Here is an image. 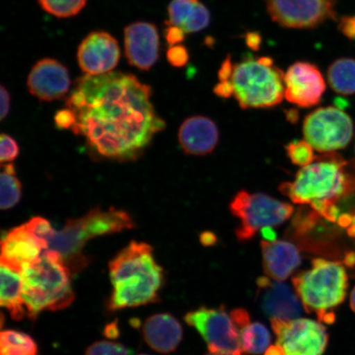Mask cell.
Segmentation results:
<instances>
[{"label": "cell", "mask_w": 355, "mask_h": 355, "mask_svg": "<svg viewBox=\"0 0 355 355\" xmlns=\"http://www.w3.org/2000/svg\"><path fill=\"white\" fill-rule=\"evenodd\" d=\"M152 94V88L135 75H84L66 99L75 116L71 130L85 137L101 157L136 158L165 128V122L155 114Z\"/></svg>", "instance_id": "obj_1"}, {"label": "cell", "mask_w": 355, "mask_h": 355, "mask_svg": "<svg viewBox=\"0 0 355 355\" xmlns=\"http://www.w3.org/2000/svg\"><path fill=\"white\" fill-rule=\"evenodd\" d=\"M113 292L110 310L153 303L164 283L163 269L155 261L148 243L132 241L110 263Z\"/></svg>", "instance_id": "obj_2"}, {"label": "cell", "mask_w": 355, "mask_h": 355, "mask_svg": "<svg viewBox=\"0 0 355 355\" xmlns=\"http://www.w3.org/2000/svg\"><path fill=\"white\" fill-rule=\"evenodd\" d=\"M346 166L347 163L340 155L325 153L302 167L295 180L283 184L279 190L293 202L307 204L317 215L334 222L339 216L336 203L352 189Z\"/></svg>", "instance_id": "obj_3"}, {"label": "cell", "mask_w": 355, "mask_h": 355, "mask_svg": "<svg viewBox=\"0 0 355 355\" xmlns=\"http://www.w3.org/2000/svg\"><path fill=\"white\" fill-rule=\"evenodd\" d=\"M71 272L59 252L46 250L40 259L22 270V298L28 316L43 311L64 309L73 303Z\"/></svg>", "instance_id": "obj_4"}, {"label": "cell", "mask_w": 355, "mask_h": 355, "mask_svg": "<svg viewBox=\"0 0 355 355\" xmlns=\"http://www.w3.org/2000/svg\"><path fill=\"white\" fill-rule=\"evenodd\" d=\"M133 227L135 222L128 212L114 207L107 211L96 207L81 218L67 221L60 232L53 230L46 241L48 250L59 252L71 273H76L88 263L83 250L90 239Z\"/></svg>", "instance_id": "obj_5"}, {"label": "cell", "mask_w": 355, "mask_h": 355, "mask_svg": "<svg viewBox=\"0 0 355 355\" xmlns=\"http://www.w3.org/2000/svg\"><path fill=\"white\" fill-rule=\"evenodd\" d=\"M292 285L307 313H316L320 322L336 321L333 309L347 295L348 276L343 265L323 259H313L312 268L296 274Z\"/></svg>", "instance_id": "obj_6"}, {"label": "cell", "mask_w": 355, "mask_h": 355, "mask_svg": "<svg viewBox=\"0 0 355 355\" xmlns=\"http://www.w3.org/2000/svg\"><path fill=\"white\" fill-rule=\"evenodd\" d=\"M283 71L270 57H248L234 64L232 96L242 109L270 108L285 97Z\"/></svg>", "instance_id": "obj_7"}, {"label": "cell", "mask_w": 355, "mask_h": 355, "mask_svg": "<svg viewBox=\"0 0 355 355\" xmlns=\"http://www.w3.org/2000/svg\"><path fill=\"white\" fill-rule=\"evenodd\" d=\"M230 211L239 220L237 238L247 241L259 230L285 223L294 212V207L265 193L241 191L230 203Z\"/></svg>", "instance_id": "obj_8"}, {"label": "cell", "mask_w": 355, "mask_h": 355, "mask_svg": "<svg viewBox=\"0 0 355 355\" xmlns=\"http://www.w3.org/2000/svg\"><path fill=\"white\" fill-rule=\"evenodd\" d=\"M304 140L317 152L334 153L345 148L352 141L354 126L352 118L337 106H326L306 116Z\"/></svg>", "instance_id": "obj_9"}, {"label": "cell", "mask_w": 355, "mask_h": 355, "mask_svg": "<svg viewBox=\"0 0 355 355\" xmlns=\"http://www.w3.org/2000/svg\"><path fill=\"white\" fill-rule=\"evenodd\" d=\"M184 320L202 336L210 353L243 354L241 331L224 306L219 309L202 306L186 314Z\"/></svg>", "instance_id": "obj_10"}, {"label": "cell", "mask_w": 355, "mask_h": 355, "mask_svg": "<svg viewBox=\"0 0 355 355\" xmlns=\"http://www.w3.org/2000/svg\"><path fill=\"white\" fill-rule=\"evenodd\" d=\"M277 344L286 355H322L329 335L322 323L308 318L270 319Z\"/></svg>", "instance_id": "obj_11"}, {"label": "cell", "mask_w": 355, "mask_h": 355, "mask_svg": "<svg viewBox=\"0 0 355 355\" xmlns=\"http://www.w3.org/2000/svg\"><path fill=\"white\" fill-rule=\"evenodd\" d=\"M272 19L287 28L312 29L336 20V0H266Z\"/></svg>", "instance_id": "obj_12"}, {"label": "cell", "mask_w": 355, "mask_h": 355, "mask_svg": "<svg viewBox=\"0 0 355 355\" xmlns=\"http://www.w3.org/2000/svg\"><path fill=\"white\" fill-rule=\"evenodd\" d=\"M285 98L301 108H309L320 103L327 84L323 75L315 64L298 61L284 75Z\"/></svg>", "instance_id": "obj_13"}, {"label": "cell", "mask_w": 355, "mask_h": 355, "mask_svg": "<svg viewBox=\"0 0 355 355\" xmlns=\"http://www.w3.org/2000/svg\"><path fill=\"white\" fill-rule=\"evenodd\" d=\"M77 58L83 72L98 76L115 69L121 60V49L113 35L97 31L79 44Z\"/></svg>", "instance_id": "obj_14"}, {"label": "cell", "mask_w": 355, "mask_h": 355, "mask_svg": "<svg viewBox=\"0 0 355 355\" xmlns=\"http://www.w3.org/2000/svg\"><path fill=\"white\" fill-rule=\"evenodd\" d=\"M46 250L47 242L35 235L26 224L17 226L2 239L1 264L21 273Z\"/></svg>", "instance_id": "obj_15"}, {"label": "cell", "mask_w": 355, "mask_h": 355, "mask_svg": "<svg viewBox=\"0 0 355 355\" xmlns=\"http://www.w3.org/2000/svg\"><path fill=\"white\" fill-rule=\"evenodd\" d=\"M256 284L257 299L266 316L285 320L300 316L303 309L301 300L287 284L268 277L257 278Z\"/></svg>", "instance_id": "obj_16"}, {"label": "cell", "mask_w": 355, "mask_h": 355, "mask_svg": "<svg viewBox=\"0 0 355 355\" xmlns=\"http://www.w3.org/2000/svg\"><path fill=\"white\" fill-rule=\"evenodd\" d=\"M124 51L131 66L148 71L157 63L159 54V38L153 24L133 22L124 28Z\"/></svg>", "instance_id": "obj_17"}, {"label": "cell", "mask_w": 355, "mask_h": 355, "mask_svg": "<svg viewBox=\"0 0 355 355\" xmlns=\"http://www.w3.org/2000/svg\"><path fill=\"white\" fill-rule=\"evenodd\" d=\"M70 86L68 69L60 62L50 58L37 62L28 78L31 94L44 101L62 98L68 93Z\"/></svg>", "instance_id": "obj_18"}, {"label": "cell", "mask_w": 355, "mask_h": 355, "mask_svg": "<svg viewBox=\"0 0 355 355\" xmlns=\"http://www.w3.org/2000/svg\"><path fill=\"white\" fill-rule=\"evenodd\" d=\"M178 137L186 153L206 155L215 150L220 136L218 128L212 119L195 115L181 124Z\"/></svg>", "instance_id": "obj_19"}, {"label": "cell", "mask_w": 355, "mask_h": 355, "mask_svg": "<svg viewBox=\"0 0 355 355\" xmlns=\"http://www.w3.org/2000/svg\"><path fill=\"white\" fill-rule=\"evenodd\" d=\"M264 272L274 281H286L301 264V255L295 244L285 241L261 242Z\"/></svg>", "instance_id": "obj_20"}, {"label": "cell", "mask_w": 355, "mask_h": 355, "mask_svg": "<svg viewBox=\"0 0 355 355\" xmlns=\"http://www.w3.org/2000/svg\"><path fill=\"white\" fill-rule=\"evenodd\" d=\"M143 332L146 344L162 354L175 352L183 338L181 324L168 313L155 314L146 319Z\"/></svg>", "instance_id": "obj_21"}, {"label": "cell", "mask_w": 355, "mask_h": 355, "mask_svg": "<svg viewBox=\"0 0 355 355\" xmlns=\"http://www.w3.org/2000/svg\"><path fill=\"white\" fill-rule=\"evenodd\" d=\"M166 25L180 26L186 34L201 32L210 24L211 12L200 0H172Z\"/></svg>", "instance_id": "obj_22"}, {"label": "cell", "mask_w": 355, "mask_h": 355, "mask_svg": "<svg viewBox=\"0 0 355 355\" xmlns=\"http://www.w3.org/2000/svg\"><path fill=\"white\" fill-rule=\"evenodd\" d=\"M1 293H0V304L8 309L15 320H21L28 311L22 298L21 275L15 270L1 264Z\"/></svg>", "instance_id": "obj_23"}, {"label": "cell", "mask_w": 355, "mask_h": 355, "mask_svg": "<svg viewBox=\"0 0 355 355\" xmlns=\"http://www.w3.org/2000/svg\"><path fill=\"white\" fill-rule=\"evenodd\" d=\"M327 83L338 94H355V59L343 57L333 61L328 67Z\"/></svg>", "instance_id": "obj_24"}, {"label": "cell", "mask_w": 355, "mask_h": 355, "mask_svg": "<svg viewBox=\"0 0 355 355\" xmlns=\"http://www.w3.org/2000/svg\"><path fill=\"white\" fill-rule=\"evenodd\" d=\"M241 340L243 354L259 355L268 349L272 336L263 323L255 322L241 330Z\"/></svg>", "instance_id": "obj_25"}, {"label": "cell", "mask_w": 355, "mask_h": 355, "mask_svg": "<svg viewBox=\"0 0 355 355\" xmlns=\"http://www.w3.org/2000/svg\"><path fill=\"white\" fill-rule=\"evenodd\" d=\"M0 355H37V346L25 333L3 331L0 334Z\"/></svg>", "instance_id": "obj_26"}, {"label": "cell", "mask_w": 355, "mask_h": 355, "mask_svg": "<svg viewBox=\"0 0 355 355\" xmlns=\"http://www.w3.org/2000/svg\"><path fill=\"white\" fill-rule=\"evenodd\" d=\"M21 197V185L16 176L12 164L2 165L0 177V207L2 210L11 209L19 202Z\"/></svg>", "instance_id": "obj_27"}, {"label": "cell", "mask_w": 355, "mask_h": 355, "mask_svg": "<svg viewBox=\"0 0 355 355\" xmlns=\"http://www.w3.org/2000/svg\"><path fill=\"white\" fill-rule=\"evenodd\" d=\"M38 2L44 11L58 19L77 15L87 6V0H38Z\"/></svg>", "instance_id": "obj_28"}, {"label": "cell", "mask_w": 355, "mask_h": 355, "mask_svg": "<svg viewBox=\"0 0 355 355\" xmlns=\"http://www.w3.org/2000/svg\"><path fill=\"white\" fill-rule=\"evenodd\" d=\"M287 154L295 165L301 168L310 165L314 162V149L307 141H295L286 148Z\"/></svg>", "instance_id": "obj_29"}, {"label": "cell", "mask_w": 355, "mask_h": 355, "mask_svg": "<svg viewBox=\"0 0 355 355\" xmlns=\"http://www.w3.org/2000/svg\"><path fill=\"white\" fill-rule=\"evenodd\" d=\"M86 355H130V353L121 344L111 341H98L89 346Z\"/></svg>", "instance_id": "obj_30"}, {"label": "cell", "mask_w": 355, "mask_h": 355, "mask_svg": "<svg viewBox=\"0 0 355 355\" xmlns=\"http://www.w3.org/2000/svg\"><path fill=\"white\" fill-rule=\"evenodd\" d=\"M19 146L12 137L3 135L0 137V159L2 164L11 162L19 157Z\"/></svg>", "instance_id": "obj_31"}, {"label": "cell", "mask_w": 355, "mask_h": 355, "mask_svg": "<svg viewBox=\"0 0 355 355\" xmlns=\"http://www.w3.org/2000/svg\"><path fill=\"white\" fill-rule=\"evenodd\" d=\"M166 57L171 66L175 68H182L188 64L190 55L188 49L180 44L168 48Z\"/></svg>", "instance_id": "obj_32"}, {"label": "cell", "mask_w": 355, "mask_h": 355, "mask_svg": "<svg viewBox=\"0 0 355 355\" xmlns=\"http://www.w3.org/2000/svg\"><path fill=\"white\" fill-rule=\"evenodd\" d=\"M26 225L30 230H32L35 235H37L39 238L44 239V241H46V239L54 230L51 227L50 222L42 218V217H34Z\"/></svg>", "instance_id": "obj_33"}, {"label": "cell", "mask_w": 355, "mask_h": 355, "mask_svg": "<svg viewBox=\"0 0 355 355\" xmlns=\"http://www.w3.org/2000/svg\"><path fill=\"white\" fill-rule=\"evenodd\" d=\"M164 33H165L164 35H165L166 42L170 47L183 42L186 35L184 31L180 26L173 25H167Z\"/></svg>", "instance_id": "obj_34"}, {"label": "cell", "mask_w": 355, "mask_h": 355, "mask_svg": "<svg viewBox=\"0 0 355 355\" xmlns=\"http://www.w3.org/2000/svg\"><path fill=\"white\" fill-rule=\"evenodd\" d=\"M338 30L346 38L355 40V15L344 16L338 20Z\"/></svg>", "instance_id": "obj_35"}, {"label": "cell", "mask_w": 355, "mask_h": 355, "mask_svg": "<svg viewBox=\"0 0 355 355\" xmlns=\"http://www.w3.org/2000/svg\"><path fill=\"white\" fill-rule=\"evenodd\" d=\"M55 121L58 128H72L75 123V116L72 110L69 108L58 111L55 117Z\"/></svg>", "instance_id": "obj_36"}, {"label": "cell", "mask_w": 355, "mask_h": 355, "mask_svg": "<svg viewBox=\"0 0 355 355\" xmlns=\"http://www.w3.org/2000/svg\"><path fill=\"white\" fill-rule=\"evenodd\" d=\"M233 321L238 327L239 331H241L244 327L251 323V317L250 313L243 309H235L230 313Z\"/></svg>", "instance_id": "obj_37"}, {"label": "cell", "mask_w": 355, "mask_h": 355, "mask_svg": "<svg viewBox=\"0 0 355 355\" xmlns=\"http://www.w3.org/2000/svg\"><path fill=\"white\" fill-rule=\"evenodd\" d=\"M10 95L3 85L0 87V119L3 121L8 116L10 110Z\"/></svg>", "instance_id": "obj_38"}, {"label": "cell", "mask_w": 355, "mask_h": 355, "mask_svg": "<svg viewBox=\"0 0 355 355\" xmlns=\"http://www.w3.org/2000/svg\"><path fill=\"white\" fill-rule=\"evenodd\" d=\"M234 64L232 63V56L228 55L222 63L218 74H217L219 82L230 81L232 76Z\"/></svg>", "instance_id": "obj_39"}, {"label": "cell", "mask_w": 355, "mask_h": 355, "mask_svg": "<svg viewBox=\"0 0 355 355\" xmlns=\"http://www.w3.org/2000/svg\"><path fill=\"white\" fill-rule=\"evenodd\" d=\"M214 92L221 98H230L233 95L232 83L230 81L219 82L214 88Z\"/></svg>", "instance_id": "obj_40"}, {"label": "cell", "mask_w": 355, "mask_h": 355, "mask_svg": "<svg viewBox=\"0 0 355 355\" xmlns=\"http://www.w3.org/2000/svg\"><path fill=\"white\" fill-rule=\"evenodd\" d=\"M245 42L251 50L257 51L260 50L263 38L261 35L257 33H248L245 35Z\"/></svg>", "instance_id": "obj_41"}, {"label": "cell", "mask_w": 355, "mask_h": 355, "mask_svg": "<svg viewBox=\"0 0 355 355\" xmlns=\"http://www.w3.org/2000/svg\"><path fill=\"white\" fill-rule=\"evenodd\" d=\"M264 355H286L281 346L277 345H270L266 350Z\"/></svg>", "instance_id": "obj_42"}, {"label": "cell", "mask_w": 355, "mask_h": 355, "mask_svg": "<svg viewBox=\"0 0 355 355\" xmlns=\"http://www.w3.org/2000/svg\"><path fill=\"white\" fill-rule=\"evenodd\" d=\"M201 241L204 245H211L216 242V237L211 233H205L202 235Z\"/></svg>", "instance_id": "obj_43"}, {"label": "cell", "mask_w": 355, "mask_h": 355, "mask_svg": "<svg viewBox=\"0 0 355 355\" xmlns=\"http://www.w3.org/2000/svg\"><path fill=\"white\" fill-rule=\"evenodd\" d=\"M347 227L349 228V233L353 235V236H355V213L353 216L349 217V225Z\"/></svg>", "instance_id": "obj_44"}, {"label": "cell", "mask_w": 355, "mask_h": 355, "mask_svg": "<svg viewBox=\"0 0 355 355\" xmlns=\"http://www.w3.org/2000/svg\"><path fill=\"white\" fill-rule=\"evenodd\" d=\"M350 308L353 310V312L355 313V286L353 288L352 294H350Z\"/></svg>", "instance_id": "obj_45"}, {"label": "cell", "mask_w": 355, "mask_h": 355, "mask_svg": "<svg viewBox=\"0 0 355 355\" xmlns=\"http://www.w3.org/2000/svg\"><path fill=\"white\" fill-rule=\"evenodd\" d=\"M206 355H232V354H216V353H208Z\"/></svg>", "instance_id": "obj_46"}, {"label": "cell", "mask_w": 355, "mask_h": 355, "mask_svg": "<svg viewBox=\"0 0 355 355\" xmlns=\"http://www.w3.org/2000/svg\"><path fill=\"white\" fill-rule=\"evenodd\" d=\"M140 355H148V354H140Z\"/></svg>", "instance_id": "obj_47"}]
</instances>
